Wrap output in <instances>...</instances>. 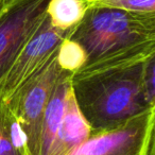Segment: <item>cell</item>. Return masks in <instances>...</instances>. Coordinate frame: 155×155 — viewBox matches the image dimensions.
Returning a JSON list of instances; mask_svg holds the SVG:
<instances>
[{"label":"cell","mask_w":155,"mask_h":155,"mask_svg":"<svg viewBox=\"0 0 155 155\" xmlns=\"http://www.w3.org/2000/svg\"><path fill=\"white\" fill-rule=\"evenodd\" d=\"M49 0H5L0 9V83L46 16Z\"/></svg>","instance_id":"4"},{"label":"cell","mask_w":155,"mask_h":155,"mask_svg":"<svg viewBox=\"0 0 155 155\" xmlns=\"http://www.w3.org/2000/svg\"><path fill=\"white\" fill-rule=\"evenodd\" d=\"M73 30L62 31L51 25L47 14L25 45L8 74L0 83V100H8L31 75L41 68Z\"/></svg>","instance_id":"6"},{"label":"cell","mask_w":155,"mask_h":155,"mask_svg":"<svg viewBox=\"0 0 155 155\" xmlns=\"http://www.w3.org/2000/svg\"><path fill=\"white\" fill-rule=\"evenodd\" d=\"M58 62L63 71L74 74L85 65L86 54L79 44L67 37L58 47Z\"/></svg>","instance_id":"11"},{"label":"cell","mask_w":155,"mask_h":155,"mask_svg":"<svg viewBox=\"0 0 155 155\" xmlns=\"http://www.w3.org/2000/svg\"><path fill=\"white\" fill-rule=\"evenodd\" d=\"M146 60L72 75L73 97L91 134L120 127L150 108L142 88Z\"/></svg>","instance_id":"1"},{"label":"cell","mask_w":155,"mask_h":155,"mask_svg":"<svg viewBox=\"0 0 155 155\" xmlns=\"http://www.w3.org/2000/svg\"><path fill=\"white\" fill-rule=\"evenodd\" d=\"M72 73L64 71L53 89L41 122L39 155H47L55 137L66 107L67 98L71 89Z\"/></svg>","instance_id":"8"},{"label":"cell","mask_w":155,"mask_h":155,"mask_svg":"<svg viewBox=\"0 0 155 155\" xmlns=\"http://www.w3.org/2000/svg\"><path fill=\"white\" fill-rule=\"evenodd\" d=\"M63 72L58 65L56 51L39 70L31 75L5 100L25 135L28 155H39L43 117Z\"/></svg>","instance_id":"3"},{"label":"cell","mask_w":155,"mask_h":155,"mask_svg":"<svg viewBox=\"0 0 155 155\" xmlns=\"http://www.w3.org/2000/svg\"><path fill=\"white\" fill-rule=\"evenodd\" d=\"M5 0H0V9H1V8H2V5H5Z\"/></svg>","instance_id":"15"},{"label":"cell","mask_w":155,"mask_h":155,"mask_svg":"<svg viewBox=\"0 0 155 155\" xmlns=\"http://www.w3.org/2000/svg\"><path fill=\"white\" fill-rule=\"evenodd\" d=\"M155 127V108L113 130L91 134L69 155H147Z\"/></svg>","instance_id":"5"},{"label":"cell","mask_w":155,"mask_h":155,"mask_svg":"<svg viewBox=\"0 0 155 155\" xmlns=\"http://www.w3.org/2000/svg\"><path fill=\"white\" fill-rule=\"evenodd\" d=\"M87 10V0H49L46 14L53 27L71 31L82 21Z\"/></svg>","instance_id":"10"},{"label":"cell","mask_w":155,"mask_h":155,"mask_svg":"<svg viewBox=\"0 0 155 155\" xmlns=\"http://www.w3.org/2000/svg\"><path fill=\"white\" fill-rule=\"evenodd\" d=\"M147 155H155V127H154V130H153L152 137H151L150 144H149L148 154Z\"/></svg>","instance_id":"14"},{"label":"cell","mask_w":155,"mask_h":155,"mask_svg":"<svg viewBox=\"0 0 155 155\" xmlns=\"http://www.w3.org/2000/svg\"><path fill=\"white\" fill-rule=\"evenodd\" d=\"M88 7H110L132 13L155 16V0H87Z\"/></svg>","instance_id":"12"},{"label":"cell","mask_w":155,"mask_h":155,"mask_svg":"<svg viewBox=\"0 0 155 155\" xmlns=\"http://www.w3.org/2000/svg\"><path fill=\"white\" fill-rule=\"evenodd\" d=\"M91 135V127L78 107L70 89L62 122L47 155H69Z\"/></svg>","instance_id":"7"},{"label":"cell","mask_w":155,"mask_h":155,"mask_svg":"<svg viewBox=\"0 0 155 155\" xmlns=\"http://www.w3.org/2000/svg\"><path fill=\"white\" fill-rule=\"evenodd\" d=\"M69 38L84 50L86 63L82 68H85L155 41V16L110 7H88Z\"/></svg>","instance_id":"2"},{"label":"cell","mask_w":155,"mask_h":155,"mask_svg":"<svg viewBox=\"0 0 155 155\" xmlns=\"http://www.w3.org/2000/svg\"><path fill=\"white\" fill-rule=\"evenodd\" d=\"M0 155H28L24 133L2 100H0Z\"/></svg>","instance_id":"9"},{"label":"cell","mask_w":155,"mask_h":155,"mask_svg":"<svg viewBox=\"0 0 155 155\" xmlns=\"http://www.w3.org/2000/svg\"><path fill=\"white\" fill-rule=\"evenodd\" d=\"M142 88L149 107L155 108V49L144 61L142 70Z\"/></svg>","instance_id":"13"}]
</instances>
